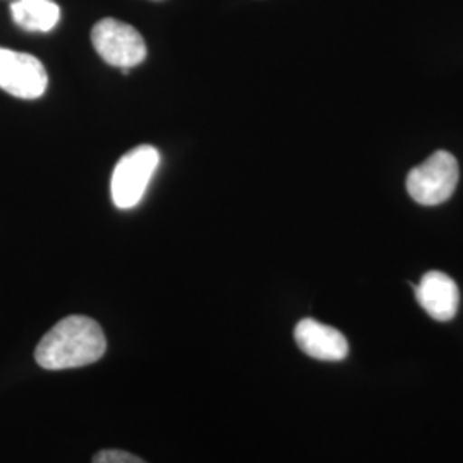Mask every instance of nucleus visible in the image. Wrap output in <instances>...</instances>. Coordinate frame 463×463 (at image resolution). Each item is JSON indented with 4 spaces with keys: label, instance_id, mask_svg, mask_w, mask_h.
Listing matches in <instances>:
<instances>
[{
    "label": "nucleus",
    "instance_id": "obj_1",
    "mask_svg": "<svg viewBox=\"0 0 463 463\" xmlns=\"http://www.w3.org/2000/svg\"><path fill=\"white\" fill-rule=\"evenodd\" d=\"M107 352V338L99 323L88 316H67L43 335L34 361L47 371L95 364Z\"/></svg>",
    "mask_w": 463,
    "mask_h": 463
},
{
    "label": "nucleus",
    "instance_id": "obj_2",
    "mask_svg": "<svg viewBox=\"0 0 463 463\" xmlns=\"http://www.w3.org/2000/svg\"><path fill=\"white\" fill-rule=\"evenodd\" d=\"M460 177L457 158L448 151L432 153L407 175V193L424 206L441 204L453 196Z\"/></svg>",
    "mask_w": 463,
    "mask_h": 463
},
{
    "label": "nucleus",
    "instance_id": "obj_3",
    "mask_svg": "<svg viewBox=\"0 0 463 463\" xmlns=\"http://www.w3.org/2000/svg\"><path fill=\"white\" fill-rule=\"evenodd\" d=\"M160 165L158 149L141 145L126 153L112 174V199L120 210L134 208L148 189L155 170Z\"/></svg>",
    "mask_w": 463,
    "mask_h": 463
},
{
    "label": "nucleus",
    "instance_id": "obj_4",
    "mask_svg": "<svg viewBox=\"0 0 463 463\" xmlns=\"http://www.w3.org/2000/svg\"><path fill=\"white\" fill-rule=\"evenodd\" d=\"M91 42L107 64L120 67L124 72L146 59V43L139 32L112 17L101 19L93 26Z\"/></svg>",
    "mask_w": 463,
    "mask_h": 463
},
{
    "label": "nucleus",
    "instance_id": "obj_5",
    "mask_svg": "<svg viewBox=\"0 0 463 463\" xmlns=\"http://www.w3.org/2000/svg\"><path fill=\"white\" fill-rule=\"evenodd\" d=\"M49 86V74L43 64L30 53L0 47V88L23 99L43 97Z\"/></svg>",
    "mask_w": 463,
    "mask_h": 463
},
{
    "label": "nucleus",
    "instance_id": "obj_6",
    "mask_svg": "<svg viewBox=\"0 0 463 463\" xmlns=\"http://www.w3.org/2000/svg\"><path fill=\"white\" fill-rule=\"evenodd\" d=\"M294 338L298 348L317 361L338 363L348 355V342L342 331L306 317L298 321Z\"/></svg>",
    "mask_w": 463,
    "mask_h": 463
},
{
    "label": "nucleus",
    "instance_id": "obj_7",
    "mask_svg": "<svg viewBox=\"0 0 463 463\" xmlns=\"http://www.w3.org/2000/svg\"><path fill=\"white\" fill-rule=\"evenodd\" d=\"M415 298L428 315L447 323L451 321L460 306V290L455 280L443 271H430L414 285Z\"/></svg>",
    "mask_w": 463,
    "mask_h": 463
},
{
    "label": "nucleus",
    "instance_id": "obj_8",
    "mask_svg": "<svg viewBox=\"0 0 463 463\" xmlns=\"http://www.w3.org/2000/svg\"><path fill=\"white\" fill-rule=\"evenodd\" d=\"M11 14L21 30L49 33L61 19V9L53 0H16Z\"/></svg>",
    "mask_w": 463,
    "mask_h": 463
},
{
    "label": "nucleus",
    "instance_id": "obj_9",
    "mask_svg": "<svg viewBox=\"0 0 463 463\" xmlns=\"http://www.w3.org/2000/svg\"><path fill=\"white\" fill-rule=\"evenodd\" d=\"M91 463H146L141 460L139 457H136L129 451L124 449H101L95 457Z\"/></svg>",
    "mask_w": 463,
    "mask_h": 463
}]
</instances>
